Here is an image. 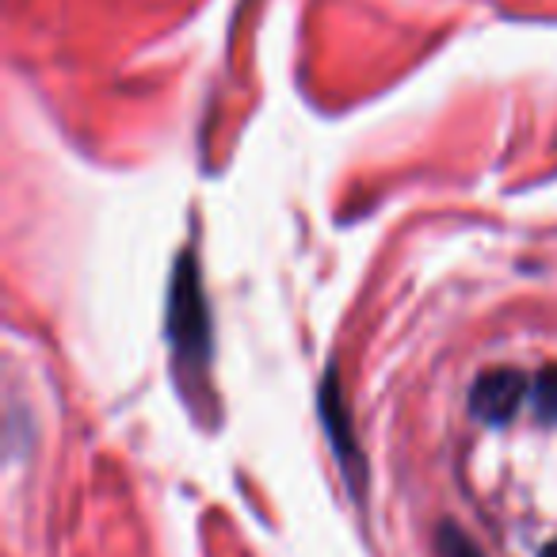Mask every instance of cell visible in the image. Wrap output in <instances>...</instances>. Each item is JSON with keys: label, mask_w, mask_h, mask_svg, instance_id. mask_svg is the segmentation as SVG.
<instances>
[{"label": "cell", "mask_w": 557, "mask_h": 557, "mask_svg": "<svg viewBox=\"0 0 557 557\" xmlns=\"http://www.w3.org/2000/svg\"><path fill=\"white\" fill-rule=\"evenodd\" d=\"M169 321H172V344H176L180 359L199 371L210 356V318H207V302H202L199 268H195L191 256H180Z\"/></svg>", "instance_id": "6da1fadb"}, {"label": "cell", "mask_w": 557, "mask_h": 557, "mask_svg": "<svg viewBox=\"0 0 557 557\" xmlns=\"http://www.w3.org/2000/svg\"><path fill=\"white\" fill-rule=\"evenodd\" d=\"M527 379L511 367H496L485 371L470 389V412L485 424H504V420L516 417V409L523 405Z\"/></svg>", "instance_id": "7a4b0ae2"}, {"label": "cell", "mask_w": 557, "mask_h": 557, "mask_svg": "<svg viewBox=\"0 0 557 557\" xmlns=\"http://www.w3.org/2000/svg\"><path fill=\"white\" fill-rule=\"evenodd\" d=\"M321 412H325V424H329V435H333L336 458L344 462V473H348L351 488H359V478H356L359 462H356V447H351V435H348V409H344L341 379H336V371H329L325 389H321Z\"/></svg>", "instance_id": "3957f363"}, {"label": "cell", "mask_w": 557, "mask_h": 557, "mask_svg": "<svg viewBox=\"0 0 557 557\" xmlns=\"http://www.w3.org/2000/svg\"><path fill=\"white\" fill-rule=\"evenodd\" d=\"M534 409H539V417L557 420V367L542 371L534 382Z\"/></svg>", "instance_id": "277c9868"}, {"label": "cell", "mask_w": 557, "mask_h": 557, "mask_svg": "<svg viewBox=\"0 0 557 557\" xmlns=\"http://www.w3.org/2000/svg\"><path fill=\"white\" fill-rule=\"evenodd\" d=\"M440 554L443 557H481L478 546H473L462 531H455V527H443L440 531Z\"/></svg>", "instance_id": "5b68a950"}, {"label": "cell", "mask_w": 557, "mask_h": 557, "mask_svg": "<svg viewBox=\"0 0 557 557\" xmlns=\"http://www.w3.org/2000/svg\"><path fill=\"white\" fill-rule=\"evenodd\" d=\"M542 557H557V542H549V546H546V554H542Z\"/></svg>", "instance_id": "8992f818"}]
</instances>
